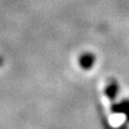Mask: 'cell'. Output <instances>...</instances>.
Returning <instances> with one entry per match:
<instances>
[{
    "mask_svg": "<svg viewBox=\"0 0 129 129\" xmlns=\"http://www.w3.org/2000/svg\"><path fill=\"white\" fill-rule=\"evenodd\" d=\"M118 92H119V84H118V82H117L116 80L112 79V80L108 83V85L106 86L105 93H106V95L108 96L109 100L113 101V100H115V98L117 96V93H118Z\"/></svg>",
    "mask_w": 129,
    "mask_h": 129,
    "instance_id": "obj_1",
    "label": "cell"
},
{
    "mask_svg": "<svg viewBox=\"0 0 129 129\" xmlns=\"http://www.w3.org/2000/svg\"><path fill=\"white\" fill-rule=\"evenodd\" d=\"M112 112L125 114L127 117V120L129 121V100H125L118 104H114L112 106Z\"/></svg>",
    "mask_w": 129,
    "mask_h": 129,
    "instance_id": "obj_2",
    "label": "cell"
},
{
    "mask_svg": "<svg viewBox=\"0 0 129 129\" xmlns=\"http://www.w3.org/2000/svg\"><path fill=\"white\" fill-rule=\"evenodd\" d=\"M94 63V56L90 53H85V54H82V56L79 58V64L81 68L87 70V69H90Z\"/></svg>",
    "mask_w": 129,
    "mask_h": 129,
    "instance_id": "obj_3",
    "label": "cell"
},
{
    "mask_svg": "<svg viewBox=\"0 0 129 129\" xmlns=\"http://www.w3.org/2000/svg\"><path fill=\"white\" fill-rule=\"evenodd\" d=\"M0 65H1V60H0Z\"/></svg>",
    "mask_w": 129,
    "mask_h": 129,
    "instance_id": "obj_4",
    "label": "cell"
}]
</instances>
